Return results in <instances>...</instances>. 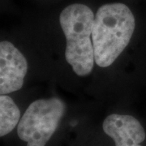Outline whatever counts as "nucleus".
Instances as JSON below:
<instances>
[{"instance_id": "1", "label": "nucleus", "mask_w": 146, "mask_h": 146, "mask_svg": "<svg viewBox=\"0 0 146 146\" xmlns=\"http://www.w3.org/2000/svg\"><path fill=\"white\" fill-rule=\"evenodd\" d=\"M135 25V17L125 4L114 3L100 7L95 15L92 33L98 66L107 68L115 62L129 44Z\"/></svg>"}, {"instance_id": "6", "label": "nucleus", "mask_w": 146, "mask_h": 146, "mask_svg": "<svg viewBox=\"0 0 146 146\" xmlns=\"http://www.w3.org/2000/svg\"><path fill=\"white\" fill-rule=\"evenodd\" d=\"M21 111L14 101L7 95L0 97V136L7 135L19 123Z\"/></svg>"}, {"instance_id": "3", "label": "nucleus", "mask_w": 146, "mask_h": 146, "mask_svg": "<svg viewBox=\"0 0 146 146\" xmlns=\"http://www.w3.org/2000/svg\"><path fill=\"white\" fill-rule=\"evenodd\" d=\"M66 110L63 101L57 98L32 102L21 117L17 134L27 146H46L50 140Z\"/></svg>"}, {"instance_id": "5", "label": "nucleus", "mask_w": 146, "mask_h": 146, "mask_svg": "<svg viewBox=\"0 0 146 146\" xmlns=\"http://www.w3.org/2000/svg\"><path fill=\"white\" fill-rule=\"evenodd\" d=\"M104 132L111 137L115 146H141L146 133L141 123L133 116L112 114L102 123Z\"/></svg>"}, {"instance_id": "2", "label": "nucleus", "mask_w": 146, "mask_h": 146, "mask_svg": "<svg viewBox=\"0 0 146 146\" xmlns=\"http://www.w3.org/2000/svg\"><path fill=\"white\" fill-rule=\"evenodd\" d=\"M94 16L88 6L73 3L65 7L59 16L66 37V60L79 76L89 75L94 68V49L91 41Z\"/></svg>"}, {"instance_id": "4", "label": "nucleus", "mask_w": 146, "mask_h": 146, "mask_svg": "<svg viewBox=\"0 0 146 146\" xmlns=\"http://www.w3.org/2000/svg\"><path fill=\"white\" fill-rule=\"evenodd\" d=\"M28 71V62L11 42L0 43V94L21 89Z\"/></svg>"}]
</instances>
